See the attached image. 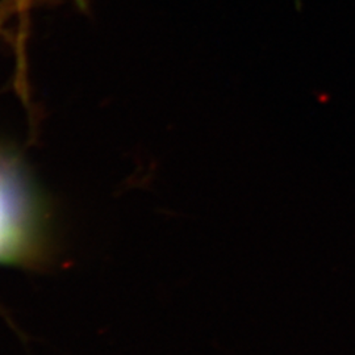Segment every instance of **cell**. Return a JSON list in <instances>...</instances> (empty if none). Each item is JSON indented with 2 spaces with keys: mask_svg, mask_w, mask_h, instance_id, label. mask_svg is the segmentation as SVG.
Wrapping results in <instances>:
<instances>
[{
  "mask_svg": "<svg viewBox=\"0 0 355 355\" xmlns=\"http://www.w3.org/2000/svg\"><path fill=\"white\" fill-rule=\"evenodd\" d=\"M13 12H17L15 0H0V31Z\"/></svg>",
  "mask_w": 355,
  "mask_h": 355,
  "instance_id": "obj_1",
  "label": "cell"
},
{
  "mask_svg": "<svg viewBox=\"0 0 355 355\" xmlns=\"http://www.w3.org/2000/svg\"><path fill=\"white\" fill-rule=\"evenodd\" d=\"M15 1H16V10L20 15L26 13L32 3V0H15Z\"/></svg>",
  "mask_w": 355,
  "mask_h": 355,
  "instance_id": "obj_2",
  "label": "cell"
}]
</instances>
